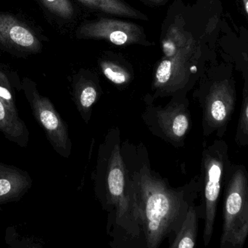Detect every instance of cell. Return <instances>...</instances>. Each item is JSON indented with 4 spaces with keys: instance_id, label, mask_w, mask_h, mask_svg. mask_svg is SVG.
Wrapping results in <instances>:
<instances>
[{
    "instance_id": "9c48e42d",
    "label": "cell",
    "mask_w": 248,
    "mask_h": 248,
    "mask_svg": "<svg viewBox=\"0 0 248 248\" xmlns=\"http://www.w3.org/2000/svg\"><path fill=\"white\" fill-rule=\"evenodd\" d=\"M76 36L78 39L107 41L118 46L155 45L147 39L142 26L133 22L110 17H101L84 22L77 29Z\"/></svg>"
},
{
    "instance_id": "8fae6325",
    "label": "cell",
    "mask_w": 248,
    "mask_h": 248,
    "mask_svg": "<svg viewBox=\"0 0 248 248\" xmlns=\"http://www.w3.org/2000/svg\"><path fill=\"white\" fill-rule=\"evenodd\" d=\"M102 95L98 78L89 70H81L72 81V99L83 120L88 124L93 106Z\"/></svg>"
},
{
    "instance_id": "4fadbf2b",
    "label": "cell",
    "mask_w": 248,
    "mask_h": 248,
    "mask_svg": "<svg viewBox=\"0 0 248 248\" xmlns=\"http://www.w3.org/2000/svg\"><path fill=\"white\" fill-rule=\"evenodd\" d=\"M0 132L7 139L20 147L29 144V131L24 121L0 100Z\"/></svg>"
},
{
    "instance_id": "277c9868",
    "label": "cell",
    "mask_w": 248,
    "mask_h": 248,
    "mask_svg": "<svg viewBox=\"0 0 248 248\" xmlns=\"http://www.w3.org/2000/svg\"><path fill=\"white\" fill-rule=\"evenodd\" d=\"M193 96L202 109L204 138H223L235 109L236 83L228 68H206Z\"/></svg>"
},
{
    "instance_id": "6da1fadb",
    "label": "cell",
    "mask_w": 248,
    "mask_h": 248,
    "mask_svg": "<svg viewBox=\"0 0 248 248\" xmlns=\"http://www.w3.org/2000/svg\"><path fill=\"white\" fill-rule=\"evenodd\" d=\"M221 5L199 0L186 5L175 0L160 33L163 56L153 74V99L186 96L207 68L220 34Z\"/></svg>"
},
{
    "instance_id": "5b68a950",
    "label": "cell",
    "mask_w": 248,
    "mask_h": 248,
    "mask_svg": "<svg viewBox=\"0 0 248 248\" xmlns=\"http://www.w3.org/2000/svg\"><path fill=\"white\" fill-rule=\"evenodd\" d=\"M248 237V171L231 163L223 187V224L221 248H243Z\"/></svg>"
},
{
    "instance_id": "2e32d148",
    "label": "cell",
    "mask_w": 248,
    "mask_h": 248,
    "mask_svg": "<svg viewBox=\"0 0 248 248\" xmlns=\"http://www.w3.org/2000/svg\"><path fill=\"white\" fill-rule=\"evenodd\" d=\"M98 62L105 77L116 85H127L132 81V68L124 59H119L117 55L106 54L99 59Z\"/></svg>"
},
{
    "instance_id": "8992f818",
    "label": "cell",
    "mask_w": 248,
    "mask_h": 248,
    "mask_svg": "<svg viewBox=\"0 0 248 248\" xmlns=\"http://www.w3.org/2000/svg\"><path fill=\"white\" fill-rule=\"evenodd\" d=\"M232 162L229 146L223 138H217L212 144H204L201 159V191L202 219L204 221L202 240L205 246L211 243L214 234L217 208L227 169Z\"/></svg>"
},
{
    "instance_id": "30bf717a",
    "label": "cell",
    "mask_w": 248,
    "mask_h": 248,
    "mask_svg": "<svg viewBox=\"0 0 248 248\" xmlns=\"http://www.w3.org/2000/svg\"><path fill=\"white\" fill-rule=\"evenodd\" d=\"M43 43L37 32L10 13H0V50L20 58L39 53Z\"/></svg>"
},
{
    "instance_id": "ffe728a7",
    "label": "cell",
    "mask_w": 248,
    "mask_h": 248,
    "mask_svg": "<svg viewBox=\"0 0 248 248\" xmlns=\"http://www.w3.org/2000/svg\"><path fill=\"white\" fill-rule=\"evenodd\" d=\"M140 1L147 5L160 7V6L165 5L169 0H140Z\"/></svg>"
},
{
    "instance_id": "ac0fdd59",
    "label": "cell",
    "mask_w": 248,
    "mask_h": 248,
    "mask_svg": "<svg viewBox=\"0 0 248 248\" xmlns=\"http://www.w3.org/2000/svg\"><path fill=\"white\" fill-rule=\"evenodd\" d=\"M22 85L16 73L10 71L5 66L0 64V100L14 112H17L16 105L15 88Z\"/></svg>"
},
{
    "instance_id": "d6986e66",
    "label": "cell",
    "mask_w": 248,
    "mask_h": 248,
    "mask_svg": "<svg viewBox=\"0 0 248 248\" xmlns=\"http://www.w3.org/2000/svg\"><path fill=\"white\" fill-rule=\"evenodd\" d=\"M44 10L53 17L64 21L74 18L76 10L71 0H38Z\"/></svg>"
},
{
    "instance_id": "e0dca14e",
    "label": "cell",
    "mask_w": 248,
    "mask_h": 248,
    "mask_svg": "<svg viewBox=\"0 0 248 248\" xmlns=\"http://www.w3.org/2000/svg\"><path fill=\"white\" fill-rule=\"evenodd\" d=\"M241 55L240 65L243 67L241 69L244 79V87L234 141L239 147H244L248 146V52H243Z\"/></svg>"
},
{
    "instance_id": "9a60e30c",
    "label": "cell",
    "mask_w": 248,
    "mask_h": 248,
    "mask_svg": "<svg viewBox=\"0 0 248 248\" xmlns=\"http://www.w3.org/2000/svg\"><path fill=\"white\" fill-rule=\"evenodd\" d=\"M85 7L118 17L137 20H149L148 17L142 12L137 10L124 0H77Z\"/></svg>"
},
{
    "instance_id": "7c38bea8",
    "label": "cell",
    "mask_w": 248,
    "mask_h": 248,
    "mask_svg": "<svg viewBox=\"0 0 248 248\" xmlns=\"http://www.w3.org/2000/svg\"><path fill=\"white\" fill-rule=\"evenodd\" d=\"M31 186V178L28 172L0 163V211L2 205L19 202Z\"/></svg>"
},
{
    "instance_id": "44dd1931",
    "label": "cell",
    "mask_w": 248,
    "mask_h": 248,
    "mask_svg": "<svg viewBox=\"0 0 248 248\" xmlns=\"http://www.w3.org/2000/svg\"><path fill=\"white\" fill-rule=\"evenodd\" d=\"M243 1V7H244L245 11L246 12L248 16V0H242Z\"/></svg>"
},
{
    "instance_id": "3957f363",
    "label": "cell",
    "mask_w": 248,
    "mask_h": 248,
    "mask_svg": "<svg viewBox=\"0 0 248 248\" xmlns=\"http://www.w3.org/2000/svg\"><path fill=\"white\" fill-rule=\"evenodd\" d=\"M119 128L109 130L99 147L94 192L108 214L107 232L113 248H145L132 180L121 151Z\"/></svg>"
},
{
    "instance_id": "5bb4252c",
    "label": "cell",
    "mask_w": 248,
    "mask_h": 248,
    "mask_svg": "<svg viewBox=\"0 0 248 248\" xmlns=\"http://www.w3.org/2000/svg\"><path fill=\"white\" fill-rule=\"evenodd\" d=\"M200 219H202L201 205L189 206L186 218L179 231L175 235L170 248H193L196 246Z\"/></svg>"
},
{
    "instance_id": "7a4b0ae2",
    "label": "cell",
    "mask_w": 248,
    "mask_h": 248,
    "mask_svg": "<svg viewBox=\"0 0 248 248\" xmlns=\"http://www.w3.org/2000/svg\"><path fill=\"white\" fill-rule=\"evenodd\" d=\"M121 151L134 186L144 247L157 248L165 239L175 237L189 206L201 191V176L173 189L152 170L146 147L125 141Z\"/></svg>"
},
{
    "instance_id": "52a82bcc",
    "label": "cell",
    "mask_w": 248,
    "mask_h": 248,
    "mask_svg": "<svg viewBox=\"0 0 248 248\" xmlns=\"http://www.w3.org/2000/svg\"><path fill=\"white\" fill-rule=\"evenodd\" d=\"M151 95L144 97L142 117L152 133L174 147H181L190 131L192 120L186 96H174L164 107L153 104Z\"/></svg>"
},
{
    "instance_id": "ba28073f",
    "label": "cell",
    "mask_w": 248,
    "mask_h": 248,
    "mask_svg": "<svg viewBox=\"0 0 248 248\" xmlns=\"http://www.w3.org/2000/svg\"><path fill=\"white\" fill-rule=\"evenodd\" d=\"M21 83L22 90L31 108L33 116L43 128L48 141L59 155L68 158L72 144L66 122L57 112L51 100L41 95L33 80L24 77Z\"/></svg>"
}]
</instances>
